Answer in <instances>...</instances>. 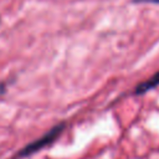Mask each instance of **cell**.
<instances>
[{"label": "cell", "instance_id": "cell-1", "mask_svg": "<svg viewBox=\"0 0 159 159\" xmlns=\"http://www.w3.org/2000/svg\"><path fill=\"white\" fill-rule=\"evenodd\" d=\"M65 128H66V123H65V122L56 124V125L52 127L48 132H46L43 135H41V137L37 138L36 140L29 143L26 147H24V148L17 153L16 158H24V157L32 155V154H35L36 152L43 149L45 147L52 144V143L61 135V133L65 130Z\"/></svg>", "mask_w": 159, "mask_h": 159}, {"label": "cell", "instance_id": "cell-2", "mask_svg": "<svg viewBox=\"0 0 159 159\" xmlns=\"http://www.w3.org/2000/svg\"><path fill=\"white\" fill-rule=\"evenodd\" d=\"M158 86H159V71L155 72V73H154L150 78H148L147 81L138 83V86H137L135 89H134V94H137V96L144 94V93H147L148 91H152V89H154V88L158 87Z\"/></svg>", "mask_w": 159, "mask_h": 159}, {"label": "cell", "instance_id": "cell-3", "mask_svg": "<svg viewBox=\"0 0 159 159\" xmlns=\"http://www.w3.org/2000/svg\"><path fill=\"white\" fill-rule=\"evenodd\" d=\"M133 2H138V4H159V0H133Z\"/></svg>", "mask_w": 159, "mask_h": 159}]
</instances>
